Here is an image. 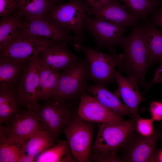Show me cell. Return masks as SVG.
Here are the masks:
<instances>
[{"label": "cell", "mask_w": 162, "mask_h": 162, "mask_svg": "<svg viewBox=\"0 0 162 162\" xmlns=\"http://www.w3.org/2000/svg\"><path fill=\"white\" fill-rule=\"evenodd\" d=\"M87 2L91 7H94L107 0H84Z\"/></svg>", "instance_id": "obj_39"}, {"label": "cell", "mask_w": 162, "mask_h": 162, "mask_svg": "<svg viewBox=\"0 0 162 162\" xmlns=\"http://www.w3.org/2000/svg\"><path fill=\"white\" fill-rule=\"evenodd\" d=\"M147 43L148 66L162 59V31L157 28L147 18L143 20Z\"/></svg>", "instance_id": "obj_20"}, {"label": "cell", "mask_w": 162, "mask_h": 162, "mask_svg": "<svg viewBox=\"0 0 162 162\" xmlns=\"http://www.w3.org/2000/svg\"><path fill=\"white\" fill-rule=\"evenodd\" d=\"M22 18L17 12L2 17L0 21V46L19 30Z\"/></svg>", "instance_id": "obj_27"}, {"label": "cell", "mask_w": 162, "mask_h": 162, "mask_svg": "<svg viewBox=\"0 0 162 162\" xmlns=\"http://www.w3.org/2000/svg\"><path fill=\"white\" fill-rule=\"evenodd\" d=\"M75 50L84 53L89 61V80L95 84H107L115 81V68L123 64L124 55L122 54H107L84 46L81 43H74Z\"/></svg>", "instance_id": "obj_5"}, {"label": "cell", "mask_w": 162, "mask_h": 162, "mask_svg": "<svg viewBox=\"0 0 162 162\" xmlns=\"http://www.w3.org/2000/svg\"><path fill=\"white\" fill-rule=\"evenodd\" d=\"M18 5L17 0H0V16L7 17L17 12Z\"/></svg>", "instance_id": "obj_32"}, {"label": "cell", "mask_w": 162, "mask_h": 162, "mask_svg": "<svg viewBox=\"0 0 162 162\" xmlns=\"http://www.w3.org/2000/svg\"><path fill=\"white\" fill-rule=\"evenodd\" d=\"M70 103L61 102L46 127V130L55 142L64 127L69 122L73 116V111Z\"/></svg>", "instance_id": "obj_23"}, {"label": "cell", "mask_w": 162, "mask_h": 162, "mask_svg": "<svg viewBox=\"0 0 162 162\" xmlns=\"http://www.w3.org/2000/svg\"><path fill=\"white\" fill-rule=\"evenodd\" d=\"M55 141L46 129L39 130L29 138L26 142V153L35 157L36 155L55 145Z\"/></svg>", "instance_id": "obj_25"}, {"label": "cell", "mask_w": 162, "mask_h": 162, "mask_svg": "<svg viewBox=\"0 0 162 162\" xmlns=\"http://www.w3.org/2000/svg\"><path fill=\"white\" fill-rule=\"evenodd\" d=\"M61 42L40 38L19 29L0 46V56L29 61L46 47Z\"/></svg>", "instance_id": "obj_4"}, {"label": "cell", "mask_w": 162, "mask_h": 162, "mask_svg": "<svg viewBox=\"0 0 162 162\" xmlns=\"http://www.w3.org/2000/svg\"><path fill=\"white\" fill-rule=\"evenodd\" d=\"M160 138L162 139V134Z\"/></svg>", "instance_id": "obj_41"}, {"label": "cell", "mask_w": 162, "mask_h": 162, "mask_svg": "<svg viewBox=\"0 0 162 162\" xmlns=\"http://www.w3.org/2000/svg\"><path fill=\"white\" fill-rule=\"evenodd\" d=\"M60 74V72L41 66L40 64L38 101H46L54 95L58 88Z\"/></svg>", "instance_id": "obj_21"}, {"label": "cell", "mask_w": 162, "mask_h": 162, "mask_svg": "<svg viewBox=\"0 0 162 162\" xmlns=\"http://www.w3.org/2000/svg\"><path fill=\"white\" fill-rule=\"evenodd\" d=\"M161 126L156 129L151 136H142L134 132L129 137L121 148L123 162H154L156 146L162 133Z\"/></svg>", "instance_id": "obj_9"}, {"label": "cell", "mask_w": 162, "mask_h": 162, "mask_svg": "<svg viewBox=\"0 0 162 162\" xmlns=\"http://www.w3.org/2000/svg\"><path fill=\"white\" fill-rule=\"evenodd\" d=\"M78 161L77 159L73 155L71 151L64 155L61 159L60 162H76Z\"/></svg>", "instance_id": "obj_37"}, {"label": "cell", "mask_w": 162, "mask_h": 162, "mask_svg": "<svg viewBox=\"0 0 162 162\" xmlns=\"http://www.w3.org/2000/svg\"><path fill=\"white\" fill-rule=\"evenodd\" d=\"M87 91L100 104L118 116H132L130 110L102 83L89 85Z\"/></svg>", "instance_id": "obj_17"}, {"label": "cell", "mask_w": 162, "mask_h": 162, "mask_svg": "<svg viewBox=\"0 0 162 162\" xmlns=\"http://www.w3.org/2000/svg\"><path fill=\"white\" fill-rule=\"evenodd\" d=\"M73 116L62 129L71 152L80 162H89V156L95 127L93 122Z\"/></svg>", "instance_id": "obj_6"}, {"label": "cell", "mask_w": 162, "mask_h": 162, "mask_svg": "<svg viewBox=\"0 0 162 162\" xmlns=\"http://www.w3.org/2000/svg\"><path fill=\"white\" fill-rule=\"evenodd\" d=\"M160 62V65L155 70L153 79L146 86L145 90L142 93V94L146 92L152 85L158 82H162V59Z\"/></svg>", "instance_id": "obj_35"}, {"label": "cell", "mask_w": 162, "mask_h": 162, "mask_svg": "<svg viewBox=\"0 0 162 162\" xmlns=\"http://www.w3.org/2000/svg\"><path fill=\"white\" fill-rule=\"evenodd\" d=\"M89 161L95 162H122L117 153L109 152L91 151L89 156Z\"/></svg>", "instance_id": "obj_31"}, {"label": "cell", "mask_w": 162, "mask_h": 162, "mask_svg": "<svg viewBox=\"0 0 162 162\" xmlns=\"http://www.w3.org/2000/svg\"><path fill=\"white\" fill-rule=\"evenodd\" d=\"M24 146L0 132V162H18L25 152Z\"/></svg>", "instance_id": "obj_24"}, {"label": "cell", "mask_w": 162, "mask_h": 162, "mask_svg": "<svg viewBox=\"0 0 162 162\" xmlns=\"http://www.w3.org/2000/svg\"><path fill=\"white\" fill-rule=\"evenodd\" d=\"M132 27L130 33L124 36L119 45L124 54L123 64L119 72L124 71L141 86H145V76L148 67L147 43L143 20Z\"/></svg>", "instance_id": "obj_1"}, {"label": "cell", "mask_w": 162, "mask_h": 162, "mask_svg": "<svg viewBox=\"0 0 162 162\" xmlns=\"http://www.w3.org/2000/svg\"><path fill=\"white\" fill-rule=\"evenodd\" d=\"M90 67L86 56L60 72L57 90L50 99L62 102H72L87 92L89 85Z\"/></svg>", "instance_id": "obj_2"}, {"label": "cell", "mask_w": 162, "mask_h": 162, "mask_svg": "<svg viewBox=\"0 0 162 162\" xmlns=\"http://www.w3.org/2000/svg\"><path fill=\"white\" fill-rule=\"evenodd\" d=\"M154 162H162V148L156 150L154 155Z\"/></svg>", "instance_id": "obj_38"}, {"label": "cell", "mask_w": 162, "mask_h": 162, "mask_svg": "<svg viewBox=\"0 0 162 162\" xmlns=\"http://www.w3.org/2000/svg\"><path fill=\"white\" fill-rule=\"evenodd\" d=\"M83 26L84 30L94 38L96 50L106 48L111 54L115 53V47L119 45L126 30L123 26L90 17L87 14L85 16Z\"/></svg>", "instance_id": "obj_7"}, {"label": "cell", "mask_w": 162, "mask_h": 162, "mask_svg": "<svg viewBox=\"0 0 162 162\" xmlns=\"http://www.w3.org/2000/svg\"><path fill=\"white\" fill-rule=\"evenodd\" d=\"M21 105L14 87H0V123L10 122Z\"/></svg>", "instance_id": "obj_19"}, {"label": "cell", "mask_w": 162, "mask_h": 162, "mask_svg": "<svg viewBox=\"0 0 162 162\" xmlns=\"http://www.w3.org/2000/svg\"><path fill=\"white\" fill-rule=\"evenodd\" d=\"M17 14L26 20L48 14L57 4L52 0H17Z\"/></svg>", "instance_id": "obj_22"}, {"label": "cell", "mask_w": 162, "mask_h": 162, "mask_svg": "<svg viewBox=\"0 0 162 162\" xmlns=\"http://www.w3.org/2000/svg\"><path fill=\"white\" fill-rule=\"evenodd\" d=\"M52 0L56 4H59V3L62 2H61L62 0Z\"/></svg>", "instance_id": "obj_40"}, {"label": "cell", "mask_w": 162, "mask_h": 162, "mask_svg": "<svg viewBox=\"0 0 162 162\" xmlns=\"http://www.w3.org/2000/svg\"><path fill=\"white\" fill-rule=\"evenodd\" d=\"M114 76L118 86L114 94L122 98L125 105L131 112L132 118L135 120L139 116L137 113L139 106L145 100L142 96V94L139 91L138 83L134 78L124 77L116 70Z\"/></svg>", "instance_id": "obj_16"}, {"label": "cell", "mask_w": 162, "mask_h": 162, "mask_svg": "<svg viewBox=\"0 0 162 162\" xmlns=\"http://www.w3.org/2000/svg\"><path fill=\"white\" fill-rule=\"evenodd\" d=\"M66 44L61 42L44 49L39 55L40 65L60 72L81 59L69 50Z\"/></svg>", "instance_id": "obj_15"}, {"label": "cell", "mask_w": 162, "mask_h": 162, "mask_svg": "<svg viewBox=\"0 0 162 162\" xmlns=\"http://www.w3.org/2000/svg\"><path fill=\"white\" fill-rule=\"evenodd\" d=\"M135 120V130L138 133L142 136L148 137L154 133V121L152 118H142L139 116Z\"/></svg>", "instance_id": "obj_30"}, {"label": "cell", "mask_w": 162, "mask_h": 162, "mask_svg": "<svg viewBox=\"0 0 162 162\" xmlns=\"http://www.w3.org/2000/svg\"><path fill=\"white\" fill-rule=\"evenodd\" d=\"M161 125H162V124H161Z\"/></svg>", "instance_id": "obj_42"}, {"label": "cell", "mask_w": 162, "mask_h": 162, "mask_svg": "<svg viewBox=\"0 0 162 162\" xmlns=\"http://www.w3.org/2000/svg\"><path fill=\"white\" fill-rule=\"evenodd\" d=\"M78 114L82 119L92 122L113 123L126 121L105 107L87 92L81 97Z\"/></svg>", "instance_id": "obj_14"}, {"label": "cell", "mask_w": 162, "mask_h": 162, "mask_svg": "<svg viewBox=\"0 0 162 162\" xmlns=\"http://www.w3.org/2000/svg\"><path fill=\"white\" fill-rule=\"evenodd\" d=\"M118 0L124 3L128 11L140 20L147 18L155 9L162 5L160 0Z\"/></svg>", "instance_id": "obj_26"}, {"label": "cell", "mask_w": 162, "mask_h": 162, "mask_svg": "<svg viewBox=\"0 0 162 162\" xmlns=\"http://www.w3.org/2000/svg\"><path fill=\"white\" fill-rule=\"evenodd\" d=\"M39 55L30 60L26 65L16 88L21 105L27 110L35 111L40 106L37 99L39 85Z\"/></svg>", "instance_id": "obj_10"}, {"label": "cell", "mask_w": 162, "mask_h": 162, "mask_svg": "<svg viewBox=\"0 0 162 162\" xmlns=\"http://www.w3.org/2000/svg\"><path fill=\"white\" fill-rule=\"evenodd\" d=\"M10 122V125L8 126L0 124V132L16 141L24 144L37 132L46 129L36 112L31 110L19 111Z\"/></svg>", "instance_id": "obj_11"}, {"label": "cell", "mask_w": 162, "mask_h": 162, "mask_svg": "<svg viewBox=\"0 0 162 162\" xmlns=\"http://www.w3.org/2000/svg\"><path fill=\"white\" fill-rule=\"evenodd\" d=\"M29 61L0 57V87H15Z\"/></svg>", "instance_id": "obj_18"}, {"label": "cell", "mask_w": 162, "mask_h": 162, "mask_svg": "<svg viewBox=\"0 0 162 162\" xmlns=\"http://www.w3.org/2000/svg\"><path fill=\"white\" fill-rule=\"evenodd\" d=\"M91 7L84 0H70L57 4L46 15L69 33L73 32L74 43L84 41L86 37L83 26L85 16Z\"/></svg>", "instance_id": "obj_3"}, {"label": "cell", "mask_w": 162, "mask_h": 162, "mask_svg": "<svg viewBox=\"0 0 162 162\" xmlns=\"http://www.w3.org/2000/svg\"><path fill=\"white\" fill-rule=\"evenodd\" d=\"M135 120L113 123H101L93 151L117 153L130 135L135 130Z\"/></svg>", "instance_id": "obj_8"}, {"label": "cell", "mask_w": 162, "mask_h": 162, "mask_svg": "<svg viewBox=\"0 0 162 162\" xmlns=\"http://www.w3.org/2000/svg\"><path fill=\"white\" fill-rule=\"evenodd\" d=\"M19 29L42 38L72 44L74 37L46 15L30 20H23Z\"/></svg>", "instance_id": "obj_12"}, {"label": "cell", "mask_w": 162, "mask_h": 162, "mask_svg": "<svg viewBox=\"0 0 162 162\" xmlns=\"http://www.w3.org/2000/svg\"><path fill=\"white\" fill-rule=\"evenodd\" d=\"M148 16V20L152 25L162 28V6L155 9Z\"/></svg>", "instance_id": "obj_34"}, {"label": "cell", "mask_w": 162, "mask_h": 162, "mask_svg": "<svg viewBox=\"0 0 162 162\" xmlns=\"http://www.w3.org/2000/svg\"><path fill=\"white\" fill-rule=\"evenodd\" d=\"M149 111L152 118L154 121L162 120V101H152L149 105Z\"/></svg>", "instance_id": "obj_33"}, {"label": "cell", "mask_w": 162, "mask_h": 162, "mask_svg": "<svg viewBox=\"0 0 162 162\" xmlns=\"http://www.w3.org/2000/svg\"><path fill=\"white\" fill-rule=\"evenodd\" d=\"M44 101V104L35 112L39 120L46 129L49 121L59 107L61 102L52 99Z\"/></svg>", "instance_id": "obj_29"}, {"label": "cell", "mask_w": 162, "mask_h": 162, "mask_svg": "<svg viewBox=\"0 0 162 162\" xmlns=\"http://www.w3.org/2000/svg\"><path fill=\"white\" fill-rule=\"evenodd\" d=\"M127 8L125 5L118 0H107L94 7H91L87 14L126 27H133L140 20L127 11Z\"/></svg>", "instance_id": "obj_13"}, {"label": "cell", "mask_w": 162, "mask_h": 162, "mask_svg": "<svg viewBox=\"0 0 162 162\" xmlns=\"http://www.w3.org/2000/svg\"><path fill=\"white\" fill-rule=\"evenodd\" d=\"M35 161L34 157L25 152L21 156L18 162H33Z\"/></svg>", "instance_id": "obj_36"}, {"label": "cell", "mask_w": 162, "mask_h": 162, "mask_svg": "<svg viewBox=\"0 0 162 162\" xmlns=\"http://www.w3.org/2000/svg\"><path fill=\"white\" fill-rule=\"evenodd\" d=\"M71 151L67 141L62 140L40 153L36 159L37 162H58Z\"/></svg>", "instance_id": "obj_28"}]
</instances>
